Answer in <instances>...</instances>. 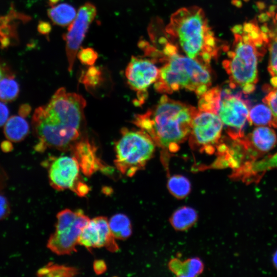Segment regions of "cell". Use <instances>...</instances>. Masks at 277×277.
I'll return each instance as SVG.
<instances>
[{
  "mask_svg": "<svg viewBox=\"0 0 277 277\" xmlns=\"http://www.w3.org/2000/svg\"><path fill=\"white\" fill-rule=\"evenodd\" d=\"M243 32H234L232 50L227 53L228 58L223 65L229 75V87H240L244 93L252 92L258 81V65L261 53L258 46L266 39L254 24L248 23Z\"/></svg>",
  "mask_w": 277,
  "mask_h": 277,
  "instance_id": "cell-4",
  "label": "cell"
},
{
  "mask_svg": "<svg viewBox=\"0 0 277 277\" xmlns=\"http://www.w3.org/2000/svg\"><path fill=\"white\" fill-rule=\"evenodd\" d=\"M10 75H11V74H9V72H8L6 68L0 66V81L5 77Z\"/></svg>",
  "mask_w": 277,
  "mask_h": 277,
  "instance_id": "cell-35",
  "label": "cell"
},
{
  "mask_svg": "<svg viewBox=\"0 0 277 277\" xmlns=\"http://www.w3.org/2000/svg\"><path fill=\"white\" fill-rule=\"evenodd\" d=\"M19 93L18 84L13 76H8L0 81V100L9 102L14 100Z\"/></svg>",
  "mask_w": 277,
  "mask_h": 277,
  "instance_id": "cell-26",
  "label": "cell"
},
{
  "mask_svg": "<svg viewBox=\"0 0 277 277\" xmlns=\"http://www.w3.org/2000/svg\"><path fill=\"white\" fill-rule=\"evenodd\" d=\"M80 169L74 156H62L52 159L48 166L51 186L57 190L68 189L80 196H85L89 189L81 179Z\"/></svg>",
  "mask_w": 277,
  "mask_h": 277,
  "instance_id": "cell-10",
  "label": "cell"
},
{
  "mask_svg": "<svg viewBox=\"0 0 277 277\" xmlns=\"http://www.w3.org/2000/svg\"><path fill=\"white\" fill-rule=\"evenodd\" d=\"M52 30L51 25L45 21H40L37 26V30L39 33L48 36Z\"/></svg>",
  "mask_w": 277,
  "mask_h": 277,
  "instance_id": "cell-32",
  "label": "cell"
},
{
  "mask_svg": "<svg viewBox=\"0 0 277 277\" xmlns=\"http://www.w3.org/2000/svg\"><path fill=\"white\" fill-rule=\"evenodd\" d=\"M8 180V175L0 166V192H4V191L7 187Z\"/></svg>",
  "mask_w": 277,
  "mask_h": 277,
  "instance_id": "cell-33",
  "label": "cell"
},
{
  "mask_svg": "<svg viewBox=\"0 0 277 277\" xmlns=\"http://www.w3.org/2000/svg\"><path fill=\"white\" fill-rule=\"evenodd\" d=\"M9 110L7 106L0 102V127L6 124L8 120Z\"/></svg>",
  "mask_w": 277,
  "mask_h": 277,
  "instance_id": "cell-31",
  "label": "cell"
},
{
  "mask_svg": "<svg viewBox=\"0 0 277 277\" xmlns=\"http://www.w3.org/2000/svg\"><path fill=\"white\" fill-rule=\"evenodd\" d=\"M94 269L97 273H101L106 269V266L104 262L102 261H96L94 263Z\"/></svg>",
  "mask_w": 277,
  "mask_h": 277,
  "instance_id": "cell-34",
  "label": "cell"
},
{
  "mask_svg": "<svg viewBox=\"0 0 277 277\" xmlns=\"http://www.w3.org/2000/svg\"><path fill=\"white\" fill-rule=\"evenodd\" d=\"M77 56L82 64L91 66L96 62L98 55L94 49L87 47L81 48L77 52Z\"/></svg>",
  "mask_w": 277,
  "mask_h": 277,
  "instance_id": "cell-29",
  "label": "cell"
},
{
  "mask_svg": "<svg viewBox=\"0 0 277 277\" xmlns=\"http://www.w3.org/2000/svg\"><path fill=\"white\" fill-rule=\"evenodd\" d=\"M197 220V214L194 209L188 206H183L173 213L170 221L175 229L182 231L192 227Z\"/></svg>",
  "mask_w": 277,
  "mask_h": 277,
  "instance_id": "cell-20",
  "label": "cell"
},
{
  "mask_svg": "<svg viewBox=\"0 0 277 277\" xmlns=\"http://www.w3.org/2000/svg\"><path fill=\"white\" fill-rule=\"evenodd\" d=\"M96 13V7L93 4L85 3L78 9L75 19L63 35L70 72L73 69L76 55Z\"/></svg>",
  "mask_w": 277,
  "mask_h": 277,
  "instance_id": "cell-11",
  "label": "cell"
},
{
  "mask_svg": "<svg viewBox=\"0 0 277 277\" xmlns=\"http://www.w3.org/2000/svg\"><path fill=\"white\" fill-rule=\"evenodd\" d=\"M125 73L128 85L137 93V104H142L147 96V89L159 76L160 69L155 60L132 56Z\"/></svg>",
  "mask_w": 277,
  "mask_h": 277,
  "instance_id": "cell-12",
  "label": "cell"
},
{
  "mask_svg": "<svg viewBox=\"0 0 277 277\" xmlns=\"http://www.w3.org/2000/svg\"><path fill=\"white\" fill-rule=\"evenodd\" d=\"M115 240L107 218L97 216L90 220L83 228L78 244L88 249L104 247L111 252H115L118 250V247Z\"/></svg>",
  "mask_w": 277,
  "mask_h": 277,
  "instance_id": "cell-13",
  "label": "cell"
},
{
  "mask_svg": "<svg viewBox=\"0 0 277 277\" xmlns=\"http://www.w3.org/2000/svg\"><path fill=\"white\" fill-rule=\"evenodd\" d=\"M197 109L163 95L145 113L136 115L133 123L152 138L162 156L179 151L190 135Z\"/></svg>",
  "mask_w": 277,
  "mask_h": 277,
  "instance_id": "cell-2",
  "label": "cell"
},
{
  "mask_svg": "<svg viewBox=\"0 0 277 277\" xmlns=\"http://www.w3.org/2000/svg\"><path fill=\"white\" fill-rule=\"evenodd\" d=\"M272 261L274 266L277 269V250L273 255Z\"/></svg>",
  "mask_w": 277,
  "mask_h": 277,
  "instance_id": "cell-36",
  "label": "cell"
},
{
  "mask_svg": "<svg viewBox=\"0 0 277 277\" xmlns=\"http://www.w3.org/2000/svg\"><path fill=\"white\" fill-rule=\"evenodd\" d=\"M167 188L170 193L177 199H183L187 196L191 191V183L189 180L182 175H174L167 182Z\"/></svg>",
  "mask_w": 277,
  "mask_h": 277,
  "instance_id": "cell-23",
  "label": "cell"
},
{
  "mask_svg": "<svg viewBox=\"0 0 277 277\" xmlns=\"http://www.w3.org/2000/svg\"><path fill=\"white\" fill-rule=\"evenodd\" d=\"M250 104L241 93H232L230 89L221 91L216 114L226 127L229 137L236 139L244 136L243 128L248 121Z\"/></svg>",
  "mask_w": 277,
  "mask_h": 277,
  "instance_id": "cell-9",
  "label": "cell"
},
{
  "mask_svg": "<svg viewBox=\"0 0 277 277\" xmlns=\"http://www.w3.org/2000/svg\"><path fill=\"white\" fill-rule=\"evenodd\" d=\"M245 137L257 159L272 149L276 142L274 131L268 127H256Z\"/></svg>",
  "mask_w": 277,
  "mask_h": 277,
  "instance_id": "cell-16",
  "label": "cell"
},
{
  "mask_svg": "<svg viewBox=\"0 0 277 277\" xmlns=\"http://www.w3.org/2000/svg\"><path fill=\"white\" fill-rule=\"evenodd\" d=\"M164 62L154 83L157 92L170 94L185 89L200 97L210 87L209 66L178 53L167 57Z\"/></svg>",
  "mask_w": 277,
  "mask_h": 277,
  "instance_id": "cell-5",
  "label": "cell"
},
{
  "mask_svg": "<svg viewBox=\"0 0 277 277\" xmlns=\"http://www.w3.org/2000/svg\"><path fill=\"white\" fill-rule=\"evenodd\" d=\"M55 230L50 236L47 247L58 255L70 254L76 251L79 236L90 221L81 210L64 209L58 213Z\"/></svg>",
  "mask_w": 277,
  "mask_h": 277,
  "instance_id": "cell-7",
  "label": "cell"
},
{
  "mask_svg": "<svg viewBox=\"0 0 277 277\" xmlns=\"http://www.w3.org/2000/svg\"><path fill=\"white\" fill-rule=\"evenodd\" d=\"M29 127L26 120L21 116L15 115L9 118L4 127V134L8 140L18 142L27 135Z\"/></svg>",
  "mask_w": 277,
  "mask_h": 277,
  "instance_id": "cell-19",
  "label": "cell"
},
{
  "mask_svg": "<svg viewBox=\"0 0 277 277\" xmlns=\"http://www.w3.org/2000/svg\"><path fill=\"white\" fill-rule=\"evenodd\" d=\"M275 1H277V0H275Z\"/></svg>",
  "mask_w": 277,
  "mask_h": 277,
  "instance_id": "cell-38",
  "label": "cell"
},
{
  "mask_svg": "<svg viewBox=\"0 0 277 277\" xmlns=\"http://www.w3.org/2000/svg\"><path fill=\"white\" fill-rule=\"evenodd\" d=\"M166 31L177 47L191 58L209 66L217 55L215 37L204 11L198 7L182 8L175 12Z\"/></svg>",
  "mask_w": 277,
  "mask_h": 277,
  "instance_id": "cell-3",
  "label": "cell"
},
{
  "mask_svg": "<svg viewBox=\"0 0 277 277\" xmlns=\"http://www.w3.org/2000/svg\"><path fill=\"white\" fill-rule=\"evenodd\" d=\"M169 267L170 270L178 276L192 277L202 272L204 265L202 261L197 258L189 259L184 261L175 258L170 261Z\"/></svg>",
  "mask_w": 277,
  "mask_h": 277,
  "instance_id": "cell-17",
  "label": "cell"
},
{
  "mask_svg": "<svg viewBox=\"0 0 277 277\" xmlns=\"http://www.w3.org/2000/svg\"><path fill=\"white\" fill-rule=\"evenodd\" d=\"M102 74V72L100 68L91 66L82 72L80 80L87 86H94L101 81Z\"/></svg>",
  "mask_w": 277,
  "mask_h": 277,
  "instance_id": "cell-27",
  "label": "cell"
},
{
  "mask_svg": "<svg viewBox=\"0 0 277 277\" xmlns=\"http://www.w3.org/2000/svg\"><path fill=\"white\" fill-rule=\"evenodd\" d=\"M60 1L61 0H48V4L49 6L51 7L58 4Z\"/></svg>",
  "mask_w": 277,
  "mask_h": 277,
  "instance_id": "cell-37",
  "label": "cell"
},
{
  "mask_svg": "<svg viewBox=\"0 0 277 277\" xmlns=\"http://www.w3.org/2000/svg\"><path fill=\"white\" fill-rule=\"evenodd\" d=\"M272 120V112L269 107L265 104L255 105L249 111L248 121L250 125H268L271 126Z\"/></svg>",
  "mask_w": 277,
  "mask_h": 277,
  "instance_id": "cell-24",
  "label": "cell"
},
{
  "mask_svg": "<svg viewBox=\"0 0 277 277\" xmlns=\"http://www.w3.org/2000/svg\"><path fill=\"white\" fill-rule=\"evenodd\" d=\"M77 160L80 169L86 176H89L98 170L107 168L96 155V149L86 138L78 141L71 148Z\"/></svg>",
  "mask_w": 277,
  "mask_h": 277,
  "instance_id": "cell-14",
  "label": "cell"
},
{
  "mask_svg": "<svg viewBox=\"0 0 277 277\" xmlns=\"http://www.w3.org/2000/svg\"><path fill=\"white\" fill-rule=\"evenodd\" d=\"M267 35L269 51L268 70L272 76L271 83L274 87H277V24L269 32Z\"/></svg>",
  "mask_w": 277,
  "mask_h": 277,
  "instance_id": "cell-22",
  "label": "cell"
},
{
  "mask_svg": "<svg viewBox=\"0 0 277 277\" xmlns=\"http://www.w3.org/2000/svg\"><path fill=\"white\" fill-rule=\"evenodd\" d=\"M78 273L75 268L50 263L39 269L36 274L38 276H71Z\"/></svg>",
  "mask_w": 277,
  "mask_h": 277,
  "instance_id": "cell-25",
  "label": "cell"
},
{
  "mask_svg": "<svg viewBox=\"0 0 277 277\" xmlns=\"http://www.w3.org/2000/svg\"><path fill=\"white\" fill-rule=\"evenodd\" d=\"M223 127L217 114L197 109L189 136L190 147L201 153L213 154L221 141Z\"/></svg>",
  "mask_w": 277,
  "mask_h": 277,
  "instance_id": "cell-8",
  "label": "cell"
},
{
  "mask_svg": "<svg viewBox=\"0 0 277 277\" xmlns=\"http://www.w3.org/2000/svg\"><path fill=\"white\" fill-rule=\"evenodd\" d=\"M275 168H277V153L259 161L246 163L233 171L232 176L245 182H252L261 178L266 171Z\"/></svg>",
  "mask_w": 277,
  "mask_h": 277,
  "instance_id": "cell-15",
  "label": "cell"
},
{
  "mask_svg": "<svg viewBox=\"0 0 277 277\" xmlns=\"http://www.w3.org/2000/svg\"><path fill=\"white\" fill-rule=\"evenodd\" d=\"M11 213V207L8 199L0 192V221L7 219Z\"/></svg>",
  "mask_w": 277,
  "mask_h": 277,
  "instance_id": "cell-30",
  "label": "cell"
},
{
  "mask_svg": "<svg viewBox=\"0 0 277 277\" xmlns=\"http://www.w3.org/2000/svg\"><path fill=\"white\" fill-rule=\"evenodd\" d=\"M263 101L270 109L272 114L271 126L277 128V87H274L263 98Z\"/></svg>",
  "mask_w": 277,
  "mask_h": 277,
  "instance_id": "cell-28",
  "label": "cell"
},
{
  "mask_svg": "<svg viewBox=\"0 0 277 277\" xmlns=\"http://www.w3.org/2000/svg\"><path fill=\"white\" fill-rule=\"evenodd\" d=\"M155 146L145 131L123 128L115 144L114 164L123 174L132 176L153 156Z\"/></svg>",
  "mask_w": 277,
  "mask_h": 277,
  "instance_id": "cell-6",
  "label": "cell"
},
{
  "mask_svg": "<svg viewBox=\"0 0 277 277\" xmlns=\"http://www.w3.org/2000/svg\"><path fill=\"white\" fill-rule=\"evenodd\" d=\"M109 227L114 238L125 240L132 233L131 222L124 214L118 213L113 215L109 221Z\"/></svg>",
  "mask_w": 277,
  "mask_h": 277,
  "instance_id": "cell-21",
  "label": "cell"
},
{
  "mask_svg": "<svg viewBox=\"0 0 277 277\" xmlns=\"http://www.w3.org/2000/svg\"><path fill=\"white\" fill-rule=\"evenodd\" d=\"M52 22L61 27L69 26L75 19L77 12L71 5L63 3L51 6L47 10Z\"/></svg>",
  "mask_w": 277,
  "mask_h": 277,
  "instance_id": "cell-18",
  "label": "cell"
},
{
  "mask_svg": "<svg viewBox=\"0 0 277 277\" xmlns=\"http://www.w3.org/2000/svg\"><path fill=\"white\" fill-rule=\"evenodd\" d=\"M86 105L82 95L68 92L64 88L57 89L49 102L36 109L33 115V130L38 140L35 150L71 149L84 128Z\"/></svg>",
  "mask_w": 277,
  "mask_h": 277,
  "instance_id": "cell-1",
  "label": "cell"
}]
</instances>
